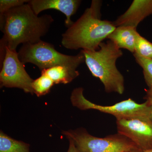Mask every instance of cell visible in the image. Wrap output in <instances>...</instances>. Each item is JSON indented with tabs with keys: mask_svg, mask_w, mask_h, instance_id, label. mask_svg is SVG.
<instances>
[{
	"mask_svg": "<svg viewBox=\"0 0 152 152\" xmlns=\"http://www.w3.org/2000/svg\"><path fill=\"white\" fill-rule=\"evenodd\" d=\"M0 152H30L29 144L17 140L1 131Z\"/></svg>",
	"mask_w": 152,
	"mask_h": 152,
	"instance_id": "obj_13",
	"label": "cell"
},
{
	"mask_svg": "<svg viewBox=\"0 0 152 152\" xmlns=\"http://www.w3.org/2000/svg\"><path fill=\"white\" fill-rule=\"evenodd\" d=\"M5 48V55L0 72L1 86L18 88L25 92L33 94L34 80L27 72L24 64L19 60L18 53L7 47Z\"/></svg>",
	"mask_w": 152,
	"mask_h": 152,
	"instance_id": "obj_7",
	"label": "cell"
},
{
	"mask_svg": "<svg viewBox=\"0 0 152 152\" xmlns=\"http://www.w3.org/2000/svg\"><path fill=\"white\" fill-rule=\"evenodd\" d=\"M84 89L82 87L73 91L71 101L73 105L85 110L93 109L102 113L110 114L115 117L116 120L140 119L152 120L151 110L149 104L145 101L139 104L131 99H128L111 106H102L93 103L85 97Z\"/></svg>",
	"mask_w": 152,
	"mask_h": 152,
	"instance_id": "obj_5",
	"label": "cell"
},
{
	"mask_svg": "<svg viewBox=\"0 0 152 152\" xmlns=\"http://www.w3.org/2000/svg\"><path fill=\"white\" fill-rule=\"evenodd\" d=\"M85 56V62L94 77L99 79L107 93L122 94L125 91L124 78L117 69V59L123 52L113 41L101 43L97 50H81Z\"/></svg>",
	"mask_w": 152,
	"mask_h": 152,
	"instance_id": "obj_3",
	"label": "cell"
},
{
	"mask_svg": "<svg viewBox=\"0 0 152 152\" xmlns=\"http://www.w3.org/2000/svg\"><path fill=\"white\" fill-rule=\"evenodd\" d=\"M29 0H1L0 16L3 15L11 9L17 7L28 2Z\"/></svg>",
	"mask_w": 152,
	"mask_h": 152,
	"instance_id": "obj_17",
	"label": "cell"
},
{
	"mask_svg": "<svg viewBox=\"0 0 152 152\" xmlns=\"http://www.w3.org/2000/svg\"><path fill=\"white\" fill-rule=\"evenodd\" d=\"M133 56L143 69L144 79L148 88H152V59L144 58L136 53H133Z\"/></svg>",
	"mask_w": 152,
	"mask_h": 152,
	"instance_id": "obj_15",
	"label": "cell"
},
{
	"mask_svg": "<svg viewBox=\"0 0 152 152\" xmlns=\"http://www.w3.org/2000/svg\"><path fill=\"white\" fill-rule=\"evenodd\" d=\"M152 15V0H134L124 13L113 22L116 27L130 26L137 28L139 23Z\"/></svg>",
	"mask_w": 152,
	"mask_h": 152,
	"instance_id": "obj_10",
	"label": "cell"
},
{
	"mask_svg": "<svg viewBox=\"0 0 152 152\" xmlns=\"http://www.w3.org/2000/svg\"><path fill=\"white\" fill-rule=\"evenodd\" d=\"M81 2L80 0H29L28 4L37 15L42 11L50 9L61 12L66 16L65 25L69 28L74 23L71 17L77 12Z\"/></svg>",
	"mask_w": 152,
	"mask_h": 152,
	"instance_id": "obj_9",
	"label": "cell"
},
{
	"mask_svg": "<svg viewBox=\"0 0 152 152\" xmlns=\"http://www.w3.org/2000/svg\"><path fill=\"white\" fill-rule=\"evenodd\" d=\"M54 84L47 75L41 74L40 77L34 80L33 82L32 88L34 94L38 96L46 94L49 92Z\"/></svg>",
	"mask_w": 152,
	"mask_h": 152,
	"instance_id": "obj_14",
	"label": "cell"
},
{
	"mask_svg": "<svg viewBox=\"0 0 152 152\" xmlns=\"http://www.w3.org/2000/svg\"><path fill=\"white\" fill-rule=\"evenodd\" d=\"M134 53L144 58L152 59V43L138 33L136 38Z\"/></svg>",
	"mask_w": 152,
	"mask_h": 152,
	"instance_id": "obj_16",
	"label": "cell"
},
{
	"mask_svg": "<svg viewBox=\"0 0 152 152\" xmlns=\"http://www.w3.org/2000/svg\"><path fill=\"white\" fill-rule=\"evenodd\" d=\"M1 30L4 35L1 40V50L6 47L16 51L20 44H34L48 32L54 22L51 15L38 16L27 3L9 10L0 16Z\"/></svg>",
	"mask_w": 152,
	"mask_h": 152,
	"instance_id": "obj_1",
	"label": "cell"
},
{
	"mask_svg": "<svg viewBox=\"0 0 152 152\" xmlns=\"http://www.w3.org/2000/svg\"><path fill=\"white\" fill-rule=\"evenodd\" d=\"M128 152H143V151L139 149V148H137L135 149L132 150V151Z\"/></svg>",
	"mask_w": 152,
	"mask_h": 152,
	"instance_id": "obj_20",
	"label": "cell"
},
{
	"mask_svg": "<svg viewBox=\"0 0 152 152\" xmlns=\"http://www.w3.org/2000/svg\"><path fill=\"white\" fill-rule=\"evenodd\" d=\"M69 149L67 152H81L76 147L75 145L72 140H69Z\"/></svg>",
	"mask_w": 152,
	"mask_h": 152,
	"instance_id": "obj_19",
	"label": "cell"
},
{
	"mask_svg": "<svg viewBox=\"0 0 152 152\" xmlns=\"http://www.w3.org/2000/svg\"><path fill=\"white\" fill-rule=\"evenodd\" d=\"M143 152H152V148L150 149L147 150L146 151H144Z\"/></svg>",
	"mask_w": 152,
	"mask_h": 152,
	"instance_id": "obj_21",
	"label": "cell"
},
{
	"mask_svg": "<svg viewBox=\"0 0 152 152\" xmlns=\"http://www.w3.org/2000/svg\"><path fill=\"white\" fill-rule=\"evenodd\" d=\"M138 34L137 28L119 26L116 28L107 39L113 41L119 48L126 49L134 53L136 37Z\"/></svg>",
	"mask_w": 152,
	"mask_h": 152,
	"instance_id": "obj_11",
	"label": "cell"
},
{
	"mask_svg": "<svg viewBox=\"0 0 152 152\" xmlns=\"http://www.w3.org/2000/svg\"><path fill=\"white\" fill-rule=\"evenodd\" d=\"M145 91L146 95L145 96L144 99L149 104L151 110L152 116V88L146 89Z\"/></svg>",
	"mask_w": 152,
	"mask_h": 152,
	"instance_id": "obj_18",
	"label": "cell"
},
{
	"mask_svg": "<svg viewBox=\"0 0 152 152\" xmlns=\"http://www.w3.org/2000/svg\"><path fill=\"white\" fill-rule=\"evenodd\" d=\"M102 1H92L81 16L62 36V45L72 50H97L104 40L115 29L113 22L101 20Z\"/></svg>",
	"mask_w": 152,
	"mask_h": 152,
	"instance_id": "obj_2",
	"label": "cell"
},
{
	"mask_svg": "<svg viewBox=\"0 0 152 152\" xmlns=\"http://www.w3.org/2000/svg\"><path fill=\"white\" fill-rule=\"evenodd\" d=\"M77 69L63 66H58L41 71L47 75L55 84L69 83L80 75Z\"/></svg>",
	"mask_w": 152,
	"mask_h": 152,
	"instance_id": "obj_12",
	"label": "cell"
},
{
	"mask_svg": "<svg viewBox=\"0 0 152 152\" xmlns=\"http://www.w3.org/2000/svg\"><path fill=\"white\" fill-rule=\"evenodd\" d=\"M18 53L23 64H34L41 71L58 66L77 69L85 62L81 50L76 56L63 54L57 51L53 45L42 40L36 44L23 45Z\"/></svg>",
	"mask_w": 152,
	"mask_h": 152,
	"instance_id": "obj_4",
	"label": "cell"
},
{
	"mask_svg": "<svg viewBox=\"0 0 152 152\" xmlns=\"http://www.w3.org/2000/svg\"><path fill=\"white\" fill-rule=\"evenodd\" d=\"M116 125L118 133L143 151L152 148V120L117 119Z\"/></svg>",
	"mask_w": 152,
	"mask_h": 152,
	"instance_id": "obj_8",
	"label": "cell"
},
{
	"mask_svg": "<svg viewBox=\"0 0 152 152\" xmlns=\"http://www.w3.org/2000/svg\"><path fill=\"white\" fill-rule=\"evenodd\" d=\"M62 133L81 152H128L138 148L129 139L118 133L99 138L83 129Z\"/></svg>",
	"mask_w": 152,
	"mask_h": 152,
	"instance_id": "obj_6",
	"label": "cell"
}]
</instances>
